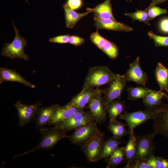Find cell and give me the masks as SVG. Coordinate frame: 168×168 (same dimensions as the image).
Masks as SVG:
<instances>
[{
    "label": "cell",
    "mask_w": 168,
    "mask_h": 168,
    "mask_svg": "<svg viewBox=\"0 0 168 168\" xmlns=\"http://www.w3.org/2000/svg\"><path fill=\"white\" fill-rule=\"evenodd\" d=\"M93 121L95 120L91 112L89 111L85 112L84 110H82L77 111L68 119L54 126L66 132L71 130H74L79 127Z\"/></svg>",
    "instance_id": "cell-9"
},
{
    "label": "cell",
    "mask_w": 168,
    "mask_h": 168,
    "mask_svg": "<svg viewBox=\"0 0 168 168\" xmlns=\"http://www.w3.org/2000/svg\"><path fill=\"white\" fill-rule=\"evenodd\" d=\"M156 113V110H150L146 109L144 110H139L132 113L124 111L119 115V118L126 122L128 129L131 132L134 131L135 128L150 119L153 120Z\"/></svg>",
    "instance_id": "cell-8"
},
{
    "label": "cell",
    "mask_w": 168,
    "mask_h": 168,
    "mask_svg": "<svg viewBox=\"0 0 168 168\" xmlns=\"http://www.w3.org/2000/svg\"><path fill=\"white\" fill-rule=\"evenodd\" d=\"M39 131L41 134V138L38 145L31 150L15 155L12 159L33 153L40 149H51L58 141L65 138H68L69 137L65 132L55 126L49 128H40Z\"/></svg>",
    "instance_id": "cell-1"
},
{
    "label": "cell",
    "mask_w": 168,
    "mask_h": 168,
    "mask_svg": "<svg viewBox=\"0 0 168 168\" xmlns=\"http://www.w3.org/2000/svg\"><path fill=\"white\" fill-rule=\"evenodd\" d=\"M115 76L116 74L107 66L91 67L85 78L82 88H94L108 84Z\"/></svg>",
    "instance_id": "cell-2"
},
{
    "label": "cell",
    "mask_w": 168,
    "mask_h": 168,
    "mask_svg": "<svg viewBox=\"0 0 168 168\" xmlns=\"http://www.w3.org/2000/svg\"><path fill=\"white\" fill-rule=\"evenodd\" d=\"M127 1H129L130 2H132L133 0H127Z\"/></svg>",
    "instance_id": "cell-41"
},
{
    "label": "cell",
    "mask_w": 168,
    "mask_h": 168,
    "mask_svg": "<svg viewBox=\"0 0 168 168\" xmlns=\"http://www.w3.org/2000/svg\"><path fill=\"white\" fill-rule=\"evenodd\" d=\"M90 39L94 44L101 49L107 40L101 36L97 31L91 34Z\"/></svg>",
    "instance_id": "cell-34"
},
{
    "label": "cell",
    "mask_w": 168,
    "mask_h": 168,
    "mask_svg": "<svg viewBox=\"0 0 168 168\" xmlns=\"http://www.w3.org/2000/svg\"><path fill=\"white\" fill-rule=\"evenodd\" d=\"M68 6L72 9H77L82 5V0H68L67 3Z\"/></svg>",
    "instance_id": "cell-37"
},
{
    "label": "cell",
    "mask_w": 168,
    "mask_h": 168,
    "mask_svg": "<svg viewBox=\"0 0 168 168\" xmlns=\"http://www.w3.org/2000/svg\"><path fill=\"white\" fill-rule=\"evenodd\" d=\"M97 123L93 121L79 127L74 130L68 138L73 144L82 145L99 131Z\"/></svg>",
    "instance_id": "cell-10"
},
{
    "label": "cell",
    "mask_w": 168,
    "mask_h": 168,
    "mask_svg": "<svg viewBox=\"0 0 168 168\" xmlns=\"http://www.w3.org/2000/svg\"><path fill=\"white\" fill-rule=\"evenodd\" d=\"M69 35L58 36L52 38H50L49 40L51 43L59 44H65L68 43Z\"/></svg>",
    "instance_id": "cell-35"
},
{
    "label": "cell",
    "mask_w": 168,
    "mask_h": 168,
    "mask_svg": "<svg viewBox=\"0 0 168 168\" xmlns=\"http://www.w3.org/2000/svg\"><path fill=\"white\" fill-rule=\"evenodd\" d=\"M64 11L65 22L68 28H72L81 19L90 13L87 11L85 13H78L74 11L68 6L67 3L63 5Z\"/></svg>",
    "instance_id": "cell-23"
},
{
    "label": "cell",
    "mask_w": 168,
    "mask_h": 168,
    "mask_svg": "<svg viewBox=\"0 0 168 168\" xmlns=\"http://www.w3.org/2000/svg\"><path fill=\"white\" fill-rule=\"evenodd\" d=\"M168 0H152L150 5H156L161 4Z\"/></svg>",
    "instance_id": "cell-40"
},
{
    "label": "cell",
    "mask_w": 168,
    "mask_h": 168,
    "mask_svg": "<svg viewBox=\"0 0 168 168\" xmlns=\"http://www.w3.org/2000/svg\"><path fill=\"white\" fill-rule=\"evenodd\" d=\"M155 136L152 133L136 136V156L134 162L145 161L154 155L155 147L153 139Z\"/></svg>",
    "instance_id": "cell-3"
},
{
    "label": "cell",
    "mask_w": 168,
    "mask_h": 168,
    "mask_svg": "<svg viewBox=\"0 0 168 168\" xmlns=\"http://www.w3.org/2000/svg\"><path fill=\"white\" fill-rule=\"evenodd\" d=\"M164 98L166 102H162L156 110V114L153 120V133L155 136L161 134L168 138V92Z\"/></svg>",
    "instance_id": "cell-7"
},
{
    "label": "cell",
    "mask_w": 168,
    "mask_h": 168,
    "mask_svg": "<svg viewBox=\"0 0 168 168\" xmlns=\"http://www.w3.org/2000/svg\"><path fill=\"white\" fill-rule=\"evenodd\" d=\"M105 107L110 118V122L116 120L117 117L124 111L126 108L124 101L116 100L110 102Z\"/></svg>",
    "instance_id": "cell-24"
},
{
    "label": "cell",
    "mask_w": 168,
    "mask_h": 168,
    "mask_svg": "<svg viewBox=\"0 0 168 168\" xmlns=\"http://www.w3.org/2000/svg\"><path fill=\"white\" fill-rule=\"evenodd\" d=\"M95 26L97 29H103L113 31L128 32L133 29L125 24L111 19H102L94 17Z\"/></svg>",
    "instance_id": "cell-16"
},
{
    "label": "cell",
    "mask_w": 168,
    "mask_h": 168,
    "mask_svg": "<svg viewBox=\"0 0 168 168\" xmlns=\"http://www.w3.org/2000/svg\"><path fill=\"white\" fill-rule=\"evenodd\" d=\"M101 50L112 59H116L119 54V49L114 43L107 40Z\"/></svg>",
    "instance_id": "cell-29"
},
{
    "label": "cell",
    "mask_w": 168,
    "mask_h": 168,
    "mask_svg": "<svg viewBox=\"0 0 168 168\" xmlns=\"http://www.w3.org/2000/svg\"><path fill=\"white\" fill-rule=\"evenodd\" d=\"M129 168H152L150 165L145 161L134 162L129 166Z\"/></svg>",
    "instance_id": "cell-39"
},
{
    "label": "cell",
    "mask_w": 168,
    "mask_h": 168,
    "mask_svg": "<svg viewBox=\"0 0 168 168\" xmlns=\"http://www.w3.org/2000/svg\"><path fill=\"white\" fill-rule=\"evenodd\" d=\"M139 60V57H138L130 64L124 75L127 81H133L138 84L146 86L148 76L141 68Z\"/></svg>",
    "instance_id": "cell-12"
},
{
    "label": "cell",
    "mask_w": 168,
    "mask_h": 168,
    "mask_svg": "<svg viewBox=\"0 0 168 168\" xmlns=\"http://www.w3.org/2000/svg\"><path fill=\"white\" fill-rule=\"evenodd\" d=\"M124 15L131 18L133 19V22L135 20H138L140 22L144 23L149 26H150L148 13L146 9L145 10H137L134 12L127 13H125Z\"/></svg>",
    "instance_id": "cell-30"
},
{
    "label": "cell",
    "mask_w": 168,
    "mask_h": 168,
    "mask_svg": "<svg viewBox=\"0 0 168 168\" xmlns=\"http://www.w3.org/2000/svg\"><path fill=\"white\" fill-rule=\"evenodd\" d=\"M84 40L77 35H72L69 37L68 43L75 46H78L82 45L84 42Z\"/></svg>",
    "instance_id": "cell-36"
},
{
    "label": "cell",
    "mask_w": 168,
    "mask_h": 168,
    "mask_svg": "<svg viewBox=\"0 0 168 168\" xmlns=\"http://www.w3.org/2000/svg\"><path fill=\"white\" fill-rule=\"evenodd\" d=\"M111 0H105L94 8L87 7V11L94 13V17L102 19H111L116 20L112 13Z\"/></svg>",
    "instance_id": "cell-20"
},
{
    "label": "cell",
    "mask_w": 168,
    "mask_h": 168,
    "mask_svg": "<svg viewBox=\"0 0 168 168\" xmlns=\"http://www.w3.org/2000/svg\"><path fill=\"white\" fill-rule=\"evenodd\" d=\"M147 11L148 20L150 21L154 19L156 17L163 14L167 13L166 9H162L156 5H150L146 8Z\"/></svg>",
    "instance_id": "cell-32"
},
{
    "label": "cell",
    "mask_w": 168,
    "mask_h": 168,
    "mask_svg": "<svg viewBox=\"0 0 168 168\" xmlns=\"http://www.w3.org/2000/svg\"><path fill=\"white\" fill-rule=\"evenodd\" d=\"M127 80L124 75L117 73L114 79L109 84L108 87L105 89L102 101L105 107L111 101L121 98L124 90Z\"/></svg>",
    "instance_id": "cell-6"
},
{
    "label": "cell",
    "mask_w": 168,
    "mask_h": 168,
    "mask_svg": "<svg viewBox=\"0 0 168 168\" xmlns=\"http://www.w3.org/2000/svg\"><path fill=\"white\" fill-rule=\"evenodd\" d=\"M105 142L104 134L99 131L82 145V149L88 161L94 162L99 160Z\"/></svg>",
    "instance_id": "cell-5"
},
{
    "label": "cell",
    "mask_w": 168,
    "mask_h": 168,
    "mask_svg": "<svg viewBox=\"0 0 168 168\" xmlns=\"http://www.w3.org/2000/svg\"><path fill=\"white\" fill-rule=\"evenodd\" d=\"M136 136L134 131H132L129 135L128 140L124 147L125 159L126 165L125 168H129V166L134 162L136 156Z\"/></svg>",
    "instance_id": "cell-22"
},
{
    "label": "cell",
    "mask_w": 168,
    "mask_h": 168,
    "mask_svg": "<svg viewBox=\"0 0 168 168\" xmlns=\"http://www.w3.org/2000/svg\"><path fill=\"white\" fill-rule=\"evenodd\" d=\"M154 73L160 91H165L168 92V68L162 63L158 62Z\"/></svg>",
    "instance_id": "cell-21"
},
{
    "label": "cell",
    "mask_w": 168,
    "mask_h": 168,
    "mask_svg": "<svg viewBox=\"0 0 168 168\" xmlns=\"http://www.w3.org/2000/svg\"><path fill=\"white\" fill-rule=\"evenodd\" d=\"M159 27L160 30L165 33H168V17L162 19L159 23Z\"/></svg>",
    "instance_id": "cell-38"
},
{
    "label": "cell",
    "mask_w": 168,
    "mask_h": 168,
    "mask_svg": "<svg viewBox=\"0 0 168 168\" xmlns=\"http://www.w3.org/2000/svg\"><path fill=\"white\" fill-rule=\"evenodd\" d=\"M125 143L119 141L113 136L105 141L103 146L99 160L106 159L110 157L119 147L120 144Z\"/></svg>",
    "instance_id": "cell-26"
},
{
    "label": "cell",
    "mask_w": 168,
    "mask_h": 168,
    "mask_svg": "<svg viewBox=\"0 0 168 168\" xmlns=\"http://www.w3.org/2000/svg\"><path fill=\"white\" fill-rule=\"evenodd\" d=\"M15 32V36L13 40L11 43L4 44L2 50V55L12 59L16 58H22L28 61L29 56L24 51V47L27 45L26 40L21 36L19 31L12 21Z\"/></svg>",
    "instance_id": "cell-4"
},
{
    "label": "cell",
    "mask_w": 168,
    "mask_h": 168,
    "mask_svg": "<svg viewBox=\"0 0 168 168\" xmlns=\"http://www.w3.org/2000/svg\"><path fill=\"white\" fill-rule=\"evenodd\" d=\"M9 81L18 82L32 88H34L35 87L34 85L25 80L14 70L1 67L0 83L3 82Z\"/></svg>",
    "instance_id": "cell-17"
},
{
    "label": "cell",
    "mask_w": 168,
    "mask_h": 168,
    "mask_svg": "<svg viewBox=\"0 0 168 168\" xmlns=\"http://www.w3.org/2000/svg\"><path fill=\"white\" fill-rule=\"evenodd\" d=\"M152 90L146 86L128 87L127 88L128 99L134 101L142 98Z\"/></svg>",
    "instance_id": "cell-28"
},
{
    "label": "cell",
    "mask_w": 168,
    "mask_h": 168,
    "mask_svg": "<svg viewBox=\"0 0 168 168\" xmlns=\"http://www.w3.org/2000/svg\"><path fill=\"white\" fill-rule=\"evenodd\" d=\"M84 109L72 106L68 103L63 106L59 105L47 125L54 126L70 118L77 111Z\"/></svg>",
    "instance_id": "cell-15"
},
{
    "label": "cell",
    "mask_w": 168,
    "mask_h": 168,
    "mask_svg": "<svg viewBox=\"0 0 168 168\" xmlns=\"http://www.w3.org/2000/svg\"><path fill=\"white\" fill-rule=\"evenodd\" d=\"M166 95V93L162 91L152 90L142 98L143 104L146 109L156 110L162 103L161 100L165 97Z\"/></svg>",
    "instance_id": "cell-18"
},
{
    "label": "cell",
    "mask_w": 168,
    "mask_h": 168,
    "mask_svg": "<svg viewBox=\"0 0 168 168\" xmlns=\"http://www.w3.org/2000/svg\"><path fill=\"white\" fill-rule=\"evenodd\" d=\"M102 94L100 93L96 95L87 104L89 111L95 121L99 124L104 122L106 118V111L102 101Z\"/></svg>",
    "instance_id": "cell-14"
},
{
    "label": "cell",
    "mask_w": 168,
    "mask_h": 168,
    "mask_svg": "<svg viewBox=\"0 0 168 168\" xmlns=\"http://www.w3.org/2000/svg\"><path fill=\"white\" fill-rule=\"evenodd\" d=\"M107 167L115 168L124 162L125 159L124 147H119L109 157L105 159Z\"/></svg>",
    "instance_id": "cell-27"
},
{
    "label": "cell",
    "mask_w": 168,
    "mask_h": 168,
    "mask_svg": "<svg viewBox=\"0 0 168 168\" xmlns=\"http://www.w3.org/2000/svg\"><path fill=\"white\" fill-rule=\"evenodd\" d=\"M59 106L58 104H54L50 106L38 108L35 119L36 128H42L47 124Z\"/></svg>",
    "instance_id": "cell-19"
},
{
    "label": "cell",
    "mask_w": 168,
    "mask_h": 168,
    "mask_svg": "<svg viewBox=\"0 0 168 168\" xmlns=\"http://www.w3.org/2000/svg\"><path fill=\"white\" fill-rule=\"evenodd\" d=\"M146 161L152 168H168V160L162 157L154 155Z\"/></svg>",
    "instance_id": "cell-31"
},
{
    "label": "cell",
    "mask_w": 168,
    "mask_h": 168,
    "mask_svg": "<svg viewBox=\"0 0 168 168\" xmlns=\"http://www.w3.org/2000/svg\"><path fill=\"white\" fill-rule=\"evenodd\" d=\"M127 124L123 123L117 120L110 122L108 126V130L113 134V137L119 140L123 137L130 135L131 132L127 130L125 127Z\"/></svg>",
    "instance_id": "cell-25"
},
{
    "label": "cell",
    "mask_w": 168,
    "mask_h": 168,
    "mask_svg": "<svg viewBox=\"0 0 168 168\" xmlns=\"http://www.w3.org/2000/svg\"><path fill=\"white\" fill-rule=\"evenodd\" d=\"M148 35L150 38L154 41L155 46L168 47V37L159 36L151 31L148 32Z\"/></svg>",
    "instance_id": "cell-33"
},
{
    "label": "cell",
    "mask_w": 168,
    "mask_h": 168,
    "mask_svg": "<svg viewBox=\"0 0 168 168\" xmlns=\"http://www.w3.org/2000/svg\"><path fill=\"white\" fill-rule=\"evenodd\" d=\"M104 90L105 89H100L99 87L96 89L94 88L83 89L68 104L74 107L84 109L86 105L94 96L100 93L103 94Z\"/></svg>",
    "instance_id": "cell-13"
},
{
    "label": "cell",
    "mask_w": 168,
    "mask_h": 168,
    "mask_svg": "<svg viewBox=\"0 0 168 168\" xmlns=\"http://www.w3.org/2000/svg\"><path fill=\"white\" fill-rule=\"evenodd\" d=\"M40 104L37 102L30 105L22 103L20 101H16L14 105L17 110L19 116V125L24 126L34 119L37 110Z\"/></svg>",
    "instance_id": "cell-11"
}]
</instances>
